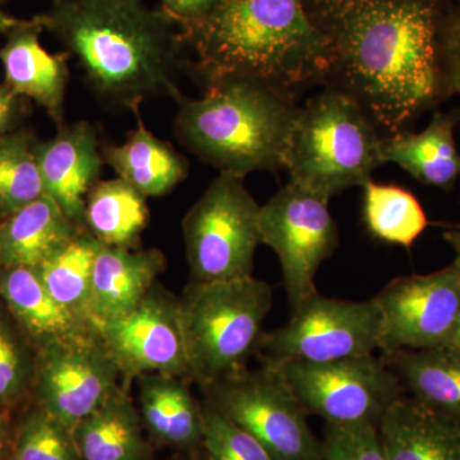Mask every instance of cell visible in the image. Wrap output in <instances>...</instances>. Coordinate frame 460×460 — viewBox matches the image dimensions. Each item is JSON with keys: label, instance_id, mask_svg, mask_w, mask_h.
<instances>
[{"label": "cell", "instance_id": "6da1fadb", "mask_svg": "<svg viewBox=\"0 0 460 460\" xmlns=\"http://www.w3.org/2000/svg\"><path fill=\"white\" fill-rule=\"evenodd\" d=\"M450 0H305L328 71L323 89L356 102L380 132L405 131L450 98L440 26Z\"/></svg>", "mask_w": 460, "mask_h": 460}, {"label": "cell", "instance_id": "7a4b0ae2", "mask_svg": "<svg viewBox=\"0 0 460 460\" xmlns=\"http://www.w3.org/2000/svg\"><path fill=\"white\" fill-rule=\"evenodd\" d=\"M74 58L93 93L108 104L140 111L142 102L183 93L189 44L181 23L145 0H51L36 14Z\"/></svg>", "mask_w": 460, "mask_h": 460}, {"label": "cell", "instance_id": "3957f363", "mask_svg": "<svg viewBox=\"0 0 460 460\" xmlns=\"http://www.w3.org/2000/svg\"><path fill=\"white\" fill-rule=\"evenodd\" d=\"M196 54L190 74L202 89L228 78L259 81L298 100L323 84L328 53L305 0H224L181 27Z\"/></svg>", "mask_w": 460, "mask_h": 460}, {"label": "cell", "instance_id": "277c9868", "mask_svg": "<svg viewBox=\"0 0 460 460\" xmlns=\"http://www.w3.org/2000/svg\"><path fill=\"white\" fill-rule=\"evenodd\" d=\"M172 122L184 148L219 172L246 177L286 169L298 118L296 99L244 78L205 87L199 98L181 95Z\"/></svg>", "mask_w": 460, "mask_h": 460}, {"label": "cell", "instance_id": "5b68a950", "mask_svg": "<svg viewBox=\"0 0 460 460\" xmlns=\"http://www.w3.org/2000/svg\"><path fill=\"white\" fill-rule=\"evenodd\" d=\"M383 136L356 102L323 89L296 118L287 155L289 181L328 199L363 187L383 165Z\"/></svg>", "mask_w": 460, "mask_h": 460}, {"label": "cell", "instance_id": "8992f818", "mask_svg": "<svg viewBox=\"0 0 460 460\" xmlns=\"http://www.w3.org/2000/svg\"><path fill=\"white\" fill-rule=\"evenodd\" d=\"M192 380L205 386L246 368L270 313V284L255 277L192 283L178 298Z\"/></svg>", "mask_w": 460, "mask_h": 460}, {"label": "cell", "instance_id": "52a82bcc", "mask_svg": "<svg viewBox=\"0 0 460 460\" xmlns=\"http://www.w3.org/2000/svg\"><path fill=\"white\" fill-rule=\"evenodd\" d=\"M260 208L244 177L219 172L211 181L181 222L192 283L252 277Z\"/></svg>", "mask_w": 460, "mask_h": 460}, {"label": "cell", "instance_id": "ba28073f", "mask_svg": "<svg viewBox=\"0 0 460 460\" xmlns=\"http://www.w3.org/2000/svg\"><path fill=\"white\" fill-rule=\"evenodd\" d=\"M206 401L243 429L274 460H320L321 440L277 368H242L201 386Z\"/></svg>", "mask_w": 460, "mask_h": 460}, {"label": "cell", "instance_id": "9c48e42d", "mask_svg": "<svg viewBox=\"0 0 460 460\" xmlns=\"http://www.w3.org/2000/svg\"><path fill=\"white\" fill-rule=\"evenodd\" d=\"M261 363L280 372L307 416H319L326 423L378 428L386 411L405 395L394 372L374 354L323 363Z\"/></svg>", "mask_w": 460, "mask_h": 460}, {"label": "cell", "instance_id": "30bf717a", "mask_svg": "<svg viewBox=\"0 0 460 460\" xmlns=\"http://www.w3.org/2000/svg\"><path fill=\"white\" fill-rule=\"evenodd\" d=\"M383 314L375 298L345 301L314 293L286 325L263 332L261 361L323 363L368 356L380 349Z\"/></svg>", "mask_w": 460, "mask_h": 460}, {"label": "cell", "instance_id": "8fae6325", "mask_svg": "<svg viewBox=\"0 0 460 460\" xmlns=\"http://www.w3.org/2000/svg\"><path fill=\"white\" fill-rule=\"evenodd\" d=\"M329 201L289 181L260 208L262 244L279 259L292 313L317 293V271L339 247Z\"/></svg>", "mask_w": 460, "mask_h": 460}, {"label": "cell", "instance_id": "7c38bea8", "mask_svg": "<svg viewBox=\"0 0 460 460\" xmlns=\"http://www.w3.org/2000/svg\"><path fill=\"white\" fill-rule=\"evenodd\" d=\"M98 332L36 350L30 402L72 431L122 386Z\"/></svg>", "mask_w": 460, "mask_h": 460}, {"label": "cell", "instance_id": "4fadbf2b", "mask_svg": "<svg viewBox=\"0 0 460 460\" xmlns=\"http://www.w3.org/2000/svg\"><path fill=\"white\" fill-rule=\"evenodd\" d=\"M383 314L380 350H420L453 343L460 326V269L396 278L376 296Z\"/></svg>", "mask_w": 460, "mask_h": 460}, {"label": "cell", "instance_id": "5bb4252c", "mask_svg": "<svg viewBox=\"0 0 460 460\" xmlns=\"http://www.w3.org/2000/svg\"><path fill=\"white\" fill-rule=\"evenodd\" d=\"M122 383L145 374L192 380L178 298L154 286L131 313L96 326Z\"/></svg>", "mask_w": 460, "mask_h": 460}, {"label": "cell", "instance_id": "9a60e30c", "mask_svg": "<svg viewBox=\"0 0 460 460\" xmlns=\"http://www.w3.org/2000/svg\"><path fill=\"white\" fill-rule=\"evenodd\" d=\"M45 195L66 217L84 229V205L104 166L95 127L87 120L63 124L49 140L33 145Z\"/></svg>", "mask_w": 460, "mask_h": 460}, {"label": "cell", "instance_id": "2e32d148", "mask_svg": "<svg viewBox=\"0 0 460 460\" xmlns=\"http://www.w3.org/2000/svg\"><path fill=\"white\" fill-rule=\"evenodd\" d=\"M44 26L38 17L23 20L5 33L0 47L4 84L17 95L44 109L58 128L65 124L69 81L68 54H51L41 44Z\"/></svg>", "mask_w": 460, "mask_h": 460}, {"label": "cell", "instance_id": "e0dca14e", "mask_svg": "<svg viewBox=\"0 0 460 460\" xmlns=\"http://www.w3.org/2000/svg\"><path fill=\"white\" fill-rule=\"evenodd\" d=\"M164 253L157 248H100L91 278L90 313L93 326L131 313L164 271Z\"/></svg>", "mask_w": 460, "mask_h": 460}, {"label": "cell", "instance_id": "ac0fdd59", "mask_svg": "<svg viewBox=\"0 0 460 460\" xmlns=\"http://www.w3.org/2000/svg\"><path fill=\"white\" fill-rule=\"evenodd\" d=\"M460 108L449 111L434 109L431 120L420 132L405 131L384 135L380 141L383 164L401 166L425 186L452 190L460 177V153L456 128Z\"/></svg>", "mask_w": 460, "mask_h": 460}, {"label": "cell", "instance_id": "d6986e66", "mask_svg": "<svg viewBox=\"0 0 460 460\" xmlns=\"http://www.w3.org/2000/svg\"><path fill=\"white\" fill-rule=\"evenodd\" d=\"M137 381V408L150 440L178 453L201 449L202 405L190 393V380L171 375L145 374Z\"/></svg>", "mask_w": 460, "mask_h": 460}, {"label": "cell", "instance_id": "ffe728a7", "mask_svg": "<svg viewBox=\"0 0 460 460\" xmlns=\"http://www.w3.org/2000/svg\"><path fill=\"white\" fill-rule=\"evenodd\" d=\"M0 302L36 350L56 341L86 337L96 330L58 304L36 268L0 266Z\"/></svg>", "mask_w": 460, "mask_h": 460}, {"label": "cell", "instance_id": "44dd1931", "mask_svg": "<svg viewBox=\"0 0 460 460\" xmlns=\"http://www.w3.org/2000/svg\"><path fill=\"white\" fill-rule=\"evenodd\" d=\"M410 398L460 429V350L453 345L383 354Z\"/></svg>", "mask_w": 460, "mask_h": 460}, {"label": "cell", "instance_id": "7402d4cb", "mask_svg": "<svg viewBox=\"0 0 460 460\" xmlns=\"http://www.w3.org/2000/svg\"><path fill=\"white\" fill-rule=\"evenodd\" d=\"M387 460H460V429L404 395L377 428Z\"/></svg>", "mask_w": 460, "mask_h": 460}, {"label": "cell", "instance_id": "603a6c76", "mask_svg": "<svg viewBox=\"0 0 460 460\" xmlns=\"http://www.w3.org/2000/svg\"><path fill=\"white\" fill-rule=\"evenodd\" d=\"M122 386L74 429L81 460H151L153 450L137 404Z\"/></svg>", "mask_w": 460, "mask_h": 460}, {"label": "cell", "instance_id": "cb8c5ba5", "mask_svg": "<svg viewBox=\"0 0 460 460\" xmlns=\"http://www.w3.org/2000/svg\"><path fill=\"white\" fill-rule=\"evenodd\" d=\"M83 232L44 195L0 220V266L39 268Z\"/></svg>", "mask_w": 460, "mask_h": 460}, {"label": "cell", "instance_id": "d4e9b609", "mask_svg": "<svg viewBox=\"0 0 460 460\" xmlns=\"http://www.w3.org/2000/svg\"><path fill=\"white\" fill-rule=\"evenodd\" d=\"M137 127L122 145H105L102 156L118 177L146 198H162L189 175V162L168 142L148 131L140 111Z\"/></svg>", "mask_w": 460, "mask_h": 460}, {"label": "cell", "instance_id": "484cf974", "mask_svg": "<svg viewBox=\"0 0 460 460\" xmlns=\"http://www.w3.org/2000/svg\"><path fill=\"white\" fill-rule=\"evenodd\" d=\"M146 199L122 178L99 180L87 193L84 229L102 246L136 248L150 215Z\"/></svg>", "mask_w": 460, "mask_h": 460}, {"label": "cell", "instance_id": "4316f807", "mask_svg": "<svg viewBox=\"0 0 460 460\" xmlns=\"http://www.w3.org/2000/svg\"><path fill=\"white\" fill-rule=\"evenodd\" d=\"M102 244L87 232L58 250L38 271L51 296L75 319L95 328L91 320V278Z\"/></svg>", "mask_w": 460, "mask_h": 460}, {"label": "cell", "instance_id": "83f0119b", "mask_svg": "<svg viewBox=\"0 0 460 460\" xmlns=\"http://www.w3.org/2000/svg\"><path fill=\"white\" fill-rule=\"evenodd\" d=\"M362 190L363 222L371 237L410 248L428 228V215L411 190L372 180Z\"/></svg>", "mask_w": 460, "mask_h": 460}, {"label": "cell", "instance_id": "f1b7e54d", "mask_svg": "<svg viewBox=\"0 0 460 460\" xmlns=\"http://www.w3.org/2000/svg\"><path fill=\"white\" fill-rule=\"evenodd\" d=\"M35 140L25 128L0 137V220L45 195Z\"/></svg>", "mask_w": 460, "mask_h": 460}, {"label": "cell", "instance_id": "f546056e", "mask_svg": "<svg viewBox=\"0 0 460 460\" xmlns=\"http://www.w3.org/2000/svg\"><path fill=\"white\" fill-rule=\"evenodd\" d=\"M36 349L0 302V410H20L31 399Z\"/></svg>", "mask_w": 460, "mask_h": 460}, {"label": "cell", "instance_id": "4dcf8cb0", "mask_svg": "<svg viewBox=\"0 0 460 460\" xmlns=\"http://www.w3.org/2000/svg\"><path fill=\"white\" fill-rule=\"evenodd\" d=\"M9 460H81L72 432L29 402L20 408Z\"/></svg>", "mask_w": 460, "mask_h": 460}, {"label": "cell", "instance_id": "1f68e13d", "mask_svg": "<svg viewBox=\"0 0 460 460\" xmlns=\"http://www.w3.org/2000/svg\"><path fill=\"white\" fill-rule=\"evenodd\" d=\"M202 450L208 460H274L259 441L235 425L210 402H201Z\"/></svg>", "mask_w": 460, "mask_h": 460}, {"label": "cell", "instance_id": "d6a6232c", "mask_svg": "<svg viewBox=\"0 0 460 460\" xmlns=\"http://www.w3.org/2000/svg\"><path fill=\"white\" fill-rule=\"evenodd\" d=\"M320 460H387L376 426L325 423Z\"/></svg>", "mask_w": 460, "mask_h": 460}, {"label": "cell", "instance_id": "836d02e7", "mask_svg": "<svg viewBox=\"0 0 460 460\" xmlns=\"http://www.w3.org/2000/svg\"><path fill=\"white\" fill-rule=\"evenodd\" d=\"M440 57L447 93L460 96V5L450 4L441 21Z\"/></svg>", "mask_w": 460, "mask_h": 460}, {"label": "cell", "instance_id": "e575fe53", "mask_svg": "<svg viewBox=\"0 0 460 460\" xmlns=\"http://www.w3.org/2000/svg\"><path fill=\"white\" fill-rule=\"evenodd\" d=\"M30 111V100L17 95L4 83L0 84V137L20 129Z\"/></svg>", "mask_w": 460, "mask_h": 460}, {"label": "cell", "instance_id": "d590c367", "mask_svg": "<svg viewBox=\"0 0 460 460\" xmlns=\"http://www.w3.org/2000/svg\"><path fill=\"white\" fill-rule=\"evenodd\" d=\"M224 0H160L162 7L171 13L181 27L193 25L208 17Z\"/></svg>", "mask_w": 460, "mask_h": 460}, {"label": "cell", "instance_id": "8d00e7d4", "mask_svg": "<svg viewBox=\"0 0 460 460\" xmlns=\"http://www.w3.org/2000/svg\"><path fill=\"white\" fill-rule=\"evenodd\" d=\"M18 411L0 410V460L11 458Z\"/></svg>", "mask_w": 460, "mask_h": 460}, {"label": "cell", "instance_id": "74e56055", "mask_svg": "<svg viewBox=\"0 0 460 460\" xmlns=\"http://www.w3.org/2000/svg\"><path fill=\"white\" fill-rule=\"evenodd\" d=\"M447 243L449 244L450 247L453 248L454 255H456V259H454V263L460 269V226H454V228L447 230L443 235Z\"/></svg>", "mask_w": 460, "mask_h": 460}, {"label": "cell", "instance_id": "f35d334b", "mask_svg": "<svg viewBox=\"0 0 460 460\" xmlns=\"http://www.w3.org/2000/svg\"><path fill=\"white\" fill-rule=\"evenodd\" d=\"M22 21V18H17L7 13L0 8V35H5L9 30L13 29L18 23Z\"/></svg>", "mask_w": 460, "mask_h": 460}, {"label": "cell", "instance_id": "ab89813d", "mask_svg": "<svg viewBox=\"0 0 460 460\" xmlns=\"http://www.w3.org/2000/svg\"><path fill=\"white\" fill-rule=\"evenodd\" d=\"M172 460H208V456H206V454L204 453V450L199 449L195 450V452L190 453H180V456H177V458H174Z\"/></svg>", "mask_w": 460, "mask_h": 460}, {"label": "cell", "instance_id": "60d3db41", "mask_svg": "<svg viewBox=\"0 0 460 460\" xmlns=\"http://www.w3.org/2000/svg\"><path fill=\"white\" fill-rule=\"evenodd\" d=\"M450 345H453L454 348H456V349L460 350V326L458 332H456V338H454L453 343Z\"/></svg>", "mask_w": 460, "mask_h": 460}, {"label": "cell", "instance_id": "b9f144b4", "mask_svg": "<svg viewBox=\"0 0 460 460\" xmlns=\"http://www.w3.org/2000/svg\"><path fill=\"white\" fill-rule=\"evenodd\" d=\"M8 2V0H0V3H5Z\"/></svg>", "mask_w": 460, "mask_h": 460}, {"label": "cell", "instance_id": "7bdbcfd3", "mask_svg": "<svg viewBox=\"0 0 460 460\" xmlns=\"http://www.w3.org/2000/svg\"><path fill=\"white\" fill-rule=\"evenodd\" d=\"M458 5H460V0H459V4Z\"/></svg>", "mask_w": 460, "mask_h": 460}]
</instances>
